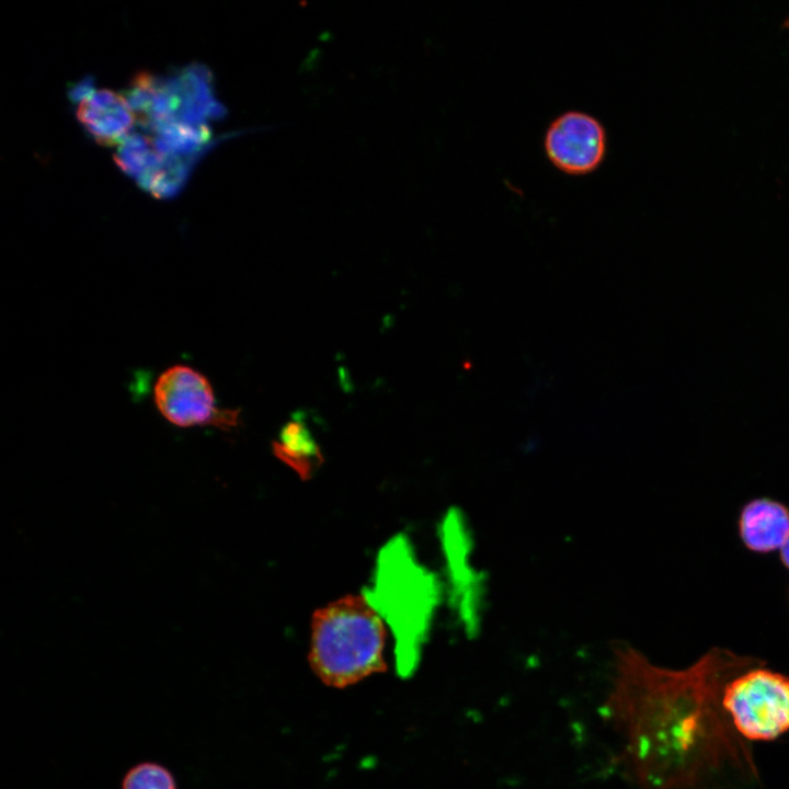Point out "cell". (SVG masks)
<instances>
[{
    "label": "cell",
    "instance_id": "obj_1",
    "mask_svg": "<svg viewBox=\"0 0 789 789\" xmlns=\"http://www.w3.org/2000/svg\"><path fill=\"white\" fill-rule=\"evenodd\" d=\"M752 659L713 649L683 671L651 663L631 647L616 648L603 711L620 740L619 758L640 789H689L700 770L733 750L721 697Z\"/></svg>",
    "mask_w": 789,
    "mask_h": 789
},
{
    "label": "cell",
    "instance_id": "obj_2",
    "mask_svg": "<svg viewBox=\"0 0 789 789\" xmlns=\"http://www.w3.org/2000/svg\"><path fill=\"white\" fill-rule=\"evenodd\" d=\"M363 595L393 633L399 674L411 675L427 639L441 587L436 576L416 560L405 536L393 537L380 549L373 584Z\"/></svg>",
    "mask_w": 789,
    "mask_h": 789
},
{
    "label": "cell",
    "instance_id": "obj_3",
    "mask_svg": "<svg viewBox=\"0 0 789 789\" xmlns=\"http://www.w3.org/2000/svg\"><path fill=\"white\" fill-rule=\"evenodd\" d=\"M382 618L364 595H347L312 617L309 664L328 686L345 688L387 668Z\"/></svg>",
    "mask_w": 789,
    "mask_h": 789
},
{
    "label": "cell",
    "instance_id": "obj_4",
    "mask_svg": "<svg viewBox=\"0 0 789 789\" xmlns=\"http://www.w3.org/2000/svg\"><path fill=\"white\" fill-rule=\"evenodd\" d=\"M722 708L736 733L751 741H771L789 732V677L751 667L724 686Z\"/></svg>",
    "mask_w": 789,
    "mask_h": 789
},
{
    "label": "cell",
    "instance_id": "obj_5",
    "mask_svg": "<svg viewBox=\"0 0 789 789\" xmlns=\"http://www.w3.org/2000/svg\"><path fill=\"white\" fill-rule=\"evenodd\" d=\"M152 398L160 414L178 427L214 426L229 431L240 421V410L218 407L209 379L186 364H174L161 371Z\"/></svg>",
    "mask_w": 789,
    "mask_h": 789
},
{
    "label": "cell",
    "instance_id": "obj_6",
    "mask_svg": "<svg viewBox=\"0 0 789 789\" xmlns=\"http://www.w3.org/2000/svg\"><path fill=\"white\" fill-rule=\"evenodd\" d=\"M451 583L453 606L468 633L479 630L484 607V579L472 564L473 544L458 510L446 515L441 533Z\"/></svg>",
    "mask_w": 789,
    "mask_h": 789
},
{
    "label": "cell",
    "instance_id": "obj_7",
    "mask_svg": "<svg viewBox=\"0 0 789 789\" xmlns=\"http://www.w3.org/2000/svg\"><path fill=\"white\" fill-rule=\"evenodd\" d=\"M544 147L547 158L559 171L586 175L602 165L607 137L596 117L581 111H568L549 124Z\"/></svg>",
    "mask_w": 789,
    "mask_h": 789
},
{
    "label": "cell",
    "instance_id": "obj_8",
    "mask_svg": "<svg viewBox=\"0 0 789 789\" xmlns=\"http://www.w3.org/2000/svg\"><path fill=\"white\" fill-rule=\"evenodd\" d=\"M740 534L751 550L768 552L780 549L789 537V511L773 500H754L741 513Z\"/></svg>",
    "mask_w": 789,
    "mask_h": 789
},
{
    "label": "cell",
    "instance_id": "obj_9",
    "mask_svg": "<svg viewBox=\"0 0 789 789\" xmlns=\"http://www.w3.org/2000/svg\"><path fill=\"white\" fill-rule=\"evenodd\" d=\"M273 450L278 458L305 477L322 461L317 443L305 423L299 420L285 424L279 441L273 443Z\"/></svg>",
    "mask_w": 789,
    "mask_h": 789
},
{
    "label": "cell",
    "instance_id": "obj_10",
    "mask_svg": "<svg viewBox=\"0 0 789 789\" xmlns=\"http://www.w3.org/2000/svg\"><path fill=\"white\" fill-rule=\"evenodd\" d=\"M123 789H175V782L164 767L153 763H142L127 773Z\"/></svg>",
    "mask_w": 789,
    "mask_h": 789
},
{
    "label": "cell",
    "instance_id": "obj_11",
    "mask_svg": "<svg viewBox=\"0 0 789 789\" xmlns=\"http://www.w3.org/2000/svg\"><path fill=\"white\" fill-rule=\"evenodd\" d=\"M118 95L110 90H99L92 96L83 101L87 105L98 111H110L116 103Z\"/></svg>",
    "mask_w": 789,
    "mask_h": 789
},
{
    "label": "cell",
    "instance_id": "obj_12",
    "mask_svg": "<svg viewBox=\"0 0 789 789\" xmlns=\"http://www.w3.org/2000/svg\"><path fill=\"white\" fill-rule=\"evenodd\" d=\"M93 93V88H87L79 82L76 84H71L70 89L68 90V96L73 103H81L83 101H87L92 96Z\"/></svg>",
    "mask_w": 789,
    "mask_h": 789
},
{
    "label": "cell",
    "instance_id": "obj_13",
    "mask_svg": "<svg viewBox=\"0 0 789 789\" xmlns=\"http://www.w3.org/2000/svg\"><path fill=\"white\" fill-rule=\"evenodd\" d=\"M183 71L187 72V73L194 76L195 78H197L202 81H205L207 83H210V81L213 80V75H211L210 69L199 62H192V64L187 65Z\"/></svg>",
    "mask_w": 789,
    "mask_h": 789
},
{
    "label": "cell",
    "instance_id": "obj_14",
    "mask_svg": "<svg viewBox=\"0 0 789 789\" xmlns=\"http://www.w3.org/2000/svg\"><path fill=\"white\" fill-rule=\"evenodd\" d=\"M161 170L147 169L137 179V184L145 191H151L152 184Z\"/></svg>",
    "mask_w": 789,
    "mask_h": 789
},
{
    "label": "cell",
    "instance_id": "obj_15",
    "mask_svg": "<svg viewBox=\"0 0 789 789\" xmlns=\"http://www.w3.org/2000/svg\"><path fill=\"white\" fill-rule=\"evenodd\" d=\"M227 115V108L219 101L214 100L207 107V117L211 119H221Z\"/></svg>",
    "mask_w": 789,
    "mask_h": 789
},
{
    "label": "cell",
    "instance_id": "obj_16",
    "mask_svg": "<svg viewBox=\"0 0 789 789\" xmlns=\"http://www.w3.org/2000/svg\"><path fill=\"white\" fill-rule=\"evenodd\" d=\"M151 147L153 148V151L160 155L161 157L167 156L169 153H172V148L169 142H167L163 138L160 136L150 138Z\"/></svg>",
    "mask_w": 789,
    "mask_h": 789
},
{
    "label": "cell",
    "instance_id": "obj_17",
    "mask_svg": "<svg viewBox=\"0 0 789 789\" xmlns=\"http://www.w3.org/2000/svg\"><path fill=\"white\" fill-rule=\"evenodd\" d=\"M780 558L784 564L789 569V537L780 548Z\"/></svg>",
    "mask_w": 789,
    "mask_h": 789
},
{
    "label": "cell",
    "instance_id": "obj_18",
    "mask_svg": "<svg viewBox=\"0 0 789 789\" xmlns=\"http://www.w3.org/2000/svg\"><path fill=\"white\" fill-rule=\"evenodd\" d=\"M784 27L789 28V16H788V19L784 22Z\"/></svg>",
    "mask_w": 789,
    "mask_h": 789
}]
</instances>
